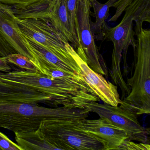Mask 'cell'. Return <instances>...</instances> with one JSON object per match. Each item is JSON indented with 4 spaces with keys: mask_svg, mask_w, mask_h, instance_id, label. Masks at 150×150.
<instances>
[{
    "mask_svg": "<svg viewBox=\"0 0 150 150\" xmlns=\"http://www.w3.org/2000/svg\"><path fill=\"white\" fill-rule=\"evenodd\" d=\"M0 79L19 82L33 87L50 96L53 107L85 108L86 104L97 97L85 81L69 82L52 79L38 70H16L0 73Z\"/></svg>",
    "mask_w": 150,
    "mask_h": 150,
    "instance_id": "6da1fadb",
    "label": "cell"
},
{
    "mask_svg": "<svg viewBox=\"0 0 150 150\" xmlns=\"http://www.w3.org/2000/svg\"><path fill=\"white\" fill-rule=\"evenodd\" d=\"M125 12L120 23L114 28L107 25L102 36V40L111 41L113 43L111 77L119 86L125 84L120 67L122 57L125 66L129 46L131 45L133 49L136 47L134 36L141 31L143 23H150V0H134Z\"/></svg>",
    "mask_w": 150,
    "mask_h": 150,
    "instance_id": "7a4b0ae2",
    "label": "cell"
},
{
    "mask_svg": "<svg viewBox=\"0 0 150 150\" xmlns=\"http://www.w3.org/2000/svg\"><path fill=\"white\" fill-rule=\"evenodd\" d=\"M89 112L75 108L63 117L42 121L38 129L59 150H103L100 142L82 129Z\"/></svg>",
    "mask_w": 150,
    "mask_h": 150,
    "instance_id": "3957f363",
    "label": "cell"
},
{
    "mask_svg": "<svg viewBox=\"0 0 150 150\" xmlns=\"http://www.w3.org/2000/svg\"><path fill=\"white\" fill-rule=\"evenodd\" d=\"M135 64L133 75L128 80L130 90L123 103L137 115L150 113V31L142 28L136 34Z\"/></svg>",
    "mask_w": 150,
    "mask_h": 150,
    "instance_id": "277c9868",
    "label": "cell"
},
{
    "mask_svg": "<svg viewBox=\"0 0 150 150\" xmlns=\"http://www.w3.org/2000/svg\"><path fill=\"white\" fill-rule=\"evenodd\" d=\"M74 108H46L35 103L0 104V128L15 133L34 131L42 121L63 117Z\"/></svg>",
    "mask_w": 150,
    "mask_h": 150,
    "instance_id": "5b68a950",
    "label": "cell"
},
{
    "mask_svg": "<svg viewBox=\"0 0 150 150\" xmlns=\"http://www.w3.org/2000/svg\"><path fill=\"white\" fill-rule=\"evenodd\" d=\"M119 105L113 106L92 101L86 104V108L90 112L96 113L100 117L107 119L115 126L123 129L128 135V140L149 143V129H145L140 124L137 115L122 101Z\"/></svg>",
    "mask_w": 150,
    "mask_h": 150,
    "instance_id": "8992f818",
    "label": "cell"
},
{
    "mask_svg": "<svg viewBox=\"0 0 150 150\" xmlns=\"http://www.w3.org/2000/svg\"><path fill=\"white\" fill-rule=\"evenodd\" d=\"M91 6L89 0H78L75 19L76 34L88 66L101 75H107V67L98 51L90 29L89 14Z\"/></svg>",
    "mask_w": 150,
    "mask_h": 150,
    "instance_id": "52a82bcc",
    "label": "cell"
},
{
    "mask_svg": "<svg viewBox=\"0 0 150 150\" xmlns=\"http://www.w3.org/2000/svg\"><path fill=\"white\" fill-rule=\"evenodd\" d=\"M16 18L21 32L26 38L48 48L66 50V44L69 42L45 13Z\"/></svg>",
    "mask_w": 150,
    "mask_h": 150,
    "instance_id": "ba28073f",
    "label": "cell"
},
{
    "mask_svg": "<svg viewBox=\"0 0 150 150\" xmlns=\"http://www.w3.org/2000/svg\"><path fill=\"white\" fill-rule=\"evenodd\" d=\"M66 48L79 65L83 79L100 100L105 104L113 106H117L122 103L117 86L107 81L102 75L92 70L69 42L66 44Z\"/></svg>",
    "mask_w": 150,
    "mask_h": 150,
    "instance_id": "9c48e42d",
    "label": "cell"
},
{
    "mask_svg": "<svg viewBox=\"0 0 150 150\" xmlns=\"http://www.w3.org/2000/svg\"><path fill=\"white\" fill-rule=\"evenodd\" d=\"M43 103L53 106L50 96L30 86L0 79V104Z\"/></svg>",
    "mask_w": 150,
    "mask_h": 150,
    "instance_id": "30bf717a",
    "label": "cell"
},
{
    "mask_svg": "<svg viewBox=\"0 0 150 150\" xmlns=\"http://www.w3.org/2000/svg\"><path fill=\"white\" fill-rule=\"evenodd\" d=\"M0 34L16 53L27 57L32 62L31 51L22 34L13 8L0 2Z\"/></svg>",
    "mask_w": 150,
    "mask_h": 150,
    "instance_id": "8fae6325",
    "label": "cell"
},
{
    "mask_svg": "<svg viewBox=\"0 0 150 150\" xmlns=\"http://www.w3.org/2000/svg\"><path fill=\"white\" fill-rule=\"evenodd\" d=\"M82 129L100 142L103 150H117L125 140L128 139V135L123 129L102 117L95 120L86 119Z\"/></svg>",
    "mask_w": 150,
    "mask_h": 150,
    "instance_id": "7c38bea8",
    "label": "cell"
},
{
    "mask_svg": "<svg viewBox=\"0 0 150 150\" xmlns=\"http://www.w3.org/2000/svg\"><path fill=\"white\" fill-rule=\"evenodd\" d=\"M25 38L33 59H38L65 71L81 76L79 65L67 49L61 50L48 48L31 39L25 37Z\"/></svg>",
    "mask_w": 150,
    "mask_h": 150,
    "instance_id": "4fadbf2b",
    "label": "cell"
},
{
    "mask_svg": "<svg viewBox=\"0 0 150 150\" xmlns=\"http://www.w3.org/2000/svg\"><path fill=\"white\" fill-rule=\"evenodd\" d=\"M52 25L66 38L79 55H84L79 42L76 40L70 28L66 0H51L46 12Z\"/></svg>",
    "mask_w": 150,
    "mask_h": 150,
    "instance_id": "5bb4252c",
    "label": "cell"
},
{
    "mask_svg": "<svg viewBox=\"0 0 150 150\" xmlns=\"http://www.w3.org/2000/svg\"><path fill=\"white\" fill-rule=\"evenodd\" d=\"M15 134L16 143L22 150H59L39 129L34 131Z\"/></svg>",
    "mask_w": 150,
    "mask_h": 150,
    "instance_id": "9a60e30c",
    "label": "cell"
},
{
    "mask_svg": "<svg viewBox=\"0 0 150 150\" xmlns=\"http://www.w3.org/2000/svg\"><path fill=\"white\" fill-rule=\"evenodd\" d=\"M114 0H109L104 4L100 3L97 0H92L91 6L93 7L96 17L95 23L90 21V29L95 39L102 40L103 33L107 26L105 21L109 16L110 8L112 7Z\"/></svg>",
    "mask_w": 150,
    "mask_h": 150,
    "instance_id": "2e32d148",
    "label": "cell"
},
{
    "mask_svg": "<svg viewBox=\"0 0 150 150\" xmlns=\"http://www.w3.org/2000/svg\"><path fill=\"white\" fill-rule=\"evenodd\" d=\"M32 62L39 72L52 79L61 80L74 82L85 81L81 76L65 71L54 65L38 59L34 58Z\"/></svg>",
    "mask_w": 150,
    "mask_h": 150,
    "instance_id": "e0dca14e",
    "label": "cell"
},
{
    "mask_svg": "<svg viewBox=\"0 0 150 150\" xmlns=\"http://www.w3.org/2000/svg\"><path fill=\"white\" fill-rule=\"evenodd\" d=\"M51 0H0V2L9 5L15 10H25L43 5H49Z\"/></svg>",
    "mask_w": 150,
    "mask_h": 150,
    "instance_id": "ac0fdd59",
    "label": "cell"
},
{
    "mask_svg": "<svg viewBox=\"0 0 150 150\" xmlns=\"http://www.w3.org/2000/svg\"><path fill=\"white\" fill-rule=\"evenodd\" d=\"M8 63L13 64L27 71H37L36 67L27 57L19 54L13 53L3 57Z\"/></svg>",
    "mask_w": 150,
    "mask_h": 150,
    "instance_id": "d6986e66",
    "label": "cell"
},
{
    "mask_svg": "<svg viewBox=\"0 0 150 150\" xmlns=\"http://www.w3.org/2000/svg\"><path fill=\"white\" fill-rule=\"evenodd\" d=\"M78 0H66L67 10L69 17V23L71 30L76 40L79 41L76 32L75 19H76V10L77 8Z\"/></svg>",
    "mask_w": 150,
    "mask_h": 150,
    "instance_id": "ffe728a7",
    "label": "cell"
},
{
    "mask_svg": "<svg viewBox=\"0 0 150 150\" xmlns=\"http://www.w3.org/2000/svg\"><path fill=\"white\" fill-rule=\"evenodd\" d=\"M134 0H117L113 3L112 7L116 8V12L112 17L109 20V22H115L122 16L126 8L130 5Z\"/></svg>",
    "mask_w": 150,
    "mask_h": 150,
    "instance_id": "44dd1931",
    "label": "cell"
},
{
    "mask_svg": "<svg viewBox=\"0 0 150 150\" xmlns=\"http://www.w3.org/2000/svg\"><path fill=\"white\" fill-rule=\"evenodd\" d=\"M150 150V145L149 144L137 143L132 140H125L122 144L117 148V150Z\"/></svg>",
    "mask_w": 150,
    "mask_h": 150,
    "instance_id": "7402d4cb",
    "label": "cell"
},
{
    "mask_svg": "<svg viewBox=\"0 0 150 150\" xmlns=\"http://www.w3.org/2000/svg\"><path fill=\"white\" fill-rule=\"evenodd\" d=\"M0 149L3 150H22L21 147L0 132Z\"/></svg>",
    "mask_w": 150,
    "mask_h": 150,
    "instance_id": "603a6c76",
    "label": "cell"
},
{
    "mask_svg": "<svg viewBox=\"0 0 150 150\" xmlns=\"http://www.w3.org/2000/svg\"><path fill=\"white\" fill-rule=\"evenodd\" d=\"M13 53L16 52L0 34V56L6 57Z\"/></svg>",
    "mask_w": 150,
    "mask_h": 150,
    "instance_id": "cb8c5ba5",
    "label": "cell"
},
{
    "mask_svg": "<svg viewBox=\"0 0 150 150\" xmlns=\"http://www.w3.org/2000/svg\"><path fill=\"white\" fill-rule=\"evenodd\" d=\"M12 67L3 57L0 56V72L7 73L11 71Z\"/></svg>",
    "mask_w": 150,
    "mask_h": 150,
    "instance_id": "d4e9b609",
    "label": "cell"
},
{
    "mask_svg": "<svg viewBox=\"0 0 150 150\" xmlns=\"http://www.w3.org/2000/svg\"><path fill=\"white\" fill-rule=\"evenodd\" d=\"M89 1H90V2H91V1H92V0H89Z\"/></svg>",
    "mask_w": 150,
    "mask_h": 150,
    "instance_id": "484cf974",
    "label": "cell"
},
{
    "mask_svg": "<svg viewBox=\"0 0 150 150\" xmlns=\"http://www.w3.org/2000/svg\"><path fill=\"white\" fill-rule=\"evenodd\" d=\"M114 1H117V0H114Z\"/></svg>",
    "mask_w": 150,
    "mask_h": 150,
    "instance_id": "4316f807",
    "label": "cell"
},
{
    "mask_svg": "<svg viewBox=\"0 0 150 150\" xmlns=\"http://www.w3.org/2000/svg\"><path fill=\"white\" fill-rule=\"evenodd\" d=\"M0 150H1V149H0Z\"/></svg>",
    "mask_w": 150,
    "mask_h": 150,
    "instance_id": "83f0119b",
    "label": "cell"
}]
</instances>
